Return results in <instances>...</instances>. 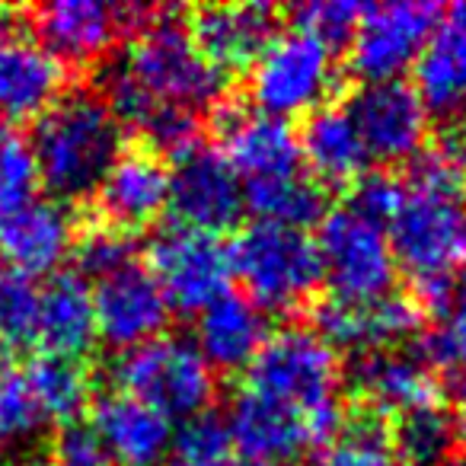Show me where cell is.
I'll list each match as a JSON object with an SVG mask.
<instances>
[{"label":"cell","instance_id":"cell-13","mask_svg":"<svg viewBox=\"0 0 466 466\" xmlns=\"http://www.w3.org/2000/svg\"><path fill=\"white\" fill-rule=\"evenodd\" d=\"M227 431L230 444L243 453V460H259V463H291L317 447L329 444L336 434L319 421L243 387L233 396L227 409Z\"/></svg>","mask_w":466,"mask_h":466},{"label":"cell","instance_id":"cell-38","mask_svg":"<svg viewBox=\"0 0 466 466\" xmlns=\"http://www.w3.org/2000/svg\"><path fill=\"white\" fill-rule=\"evenodd\" d=\"M230 447L233 444H230V431H227V421L214 412H201L195 419L179 421V428L173 431L176 457L198 460V463L218 466Z\"/></svg>","mask_w":466,"mask_h":466},{"label":"cell","instance_id":"cell-17","mask_svg":"<svg viewBox=\"0 0 466 466\" xmlns=\"http://www.w3.org/2000/svg\"><path fill=\"white\" fill-rule=\"evenodd\" d=\"M90 291L96 339H103L109 349L131 351L150 339L163 336V329H167V298H163L154 275L137 262L99 279Z\"/></svg>","mask_w":466,"mask_h":466},{"label":"cell","instance_id":"cell-48","mask_svg":"<svg viewBox=\"0 0 466 466\" xmlns=\"http://www.w3.org/2000/svg\"><path fill=\"white\" fill-rule=\"evenodd\" d=\"M453 466H466V460H453Z\"/></svg>","mask_w":466,"mask_h":466},{"label":"cell","instance_id":"cell-35","mask_svg":"<svg viewBox=\"0 0 466 466\" xmlns=\"http://www.w3.org/2000/svg\"><path fill=\"white\" fill-rule=\"evenodd\" d=\"M421 358L438 368L466 374V285H457L451 304L438 313V326L421 342Z\"/></svg>","mask_w":466,"mask_h":466},{"label":"cell","instance_id":"cell-22","mask_svg":"<svg viewBox=\"0 0 466 466\" xmlns=\"http://www.w3.org/2000/svg\"><path fill=\"white\" fill-rule=\"evenodd\" d=\"M351 390L361 400V409L374 415H402L409 409L438 402V383H434L431 364L421 358V351H368V355H355L349 370Z\"/></svg>","mask_w":466,"mask_h":466},{"label":"cell","instance_id":"cell-28","mask_svg":"<svg viewBox=\"0 0 466 466\" xmlns=\"http://www.w3.org/2000/svg\"><path fill=\"white\" fill-rule=\"evenodd\" d=\"M387 438L402 466H447L463 438V421L453 409L428 402L396 415Z\"/></svg>","mask_w":466,"mask_h":466},{"label":"cell","instance_id":"cell-14","mask_svg":"<svg viewBox=\"0 0 466 466\" xmlns=\"http://www.w3.org/2000/svg\"><path fill=\"white\" fill-rule=\"evenodd\" d=\"M147 14V7H118L106 0H52L33 10V29L61 65H93Z\"/></svg>","mask_w":466,"mask_h":466},{"label":"cell","instance_id":"cell-39","mask_svg":"<svg viewBox=\"0 0 466 466\" xmlns=\"http://www.w3.org/2000/svg\"><path fill=\"white\" fill-rule=\"evenodd\" d=\"M364 7L355 0H310L298 7V29L313 39L336 46L342 39H351Z\"/></svg>","mask_w":466,"mask_h":466},{"label":"cell","instance_id":"cell-43","mask_svg":"<svg viewBox=\"0 0 466 466\" xmlns=\"http://www.w3.org/2000/svg\"><path fill=\"white\" fill-rule=\"evenodd\" d=\"M163 466H214V463H198V460H186V457H173L167 460Z\"/></svg>","mask_w":466,"mask_h":466},{"label":"cell","instance_id":"cell-4","mask_svg":"<svg viewBox=\"0 0 466 466\" xmlns=\"http://www.w3.org/2000/svg\"><path fill=\"white\" fill-rule=\"evenodd\" d=\"M131 42L112 65L137 86L147 99L160 106L205 109L224 93V77L201 58L188 35L186 23L150 10L135 29Z\"/></svg>","mask_w":466,"mask_h":466},{"label":"cell","instance_id":"cell-10","mask_svg":"<svg viewBox=\"0 0 466 466\" xmlns=\"http://www.w3.org/2000/svg\"><path fill=\"white\" fill-rule=\"evenodd\" d=\"M438 20L441 7L421 0L364 7L349 39V67L361 77V84L402 80V74L415 67L419 55L425 52Z\"/></svg>","mask_w":466,"mask_h":466},{"label":"cell","instance_id":"cell-20","mask_svg":"<svg viewBox=\"0 0 466 466\" xmlns=\"http://www.w3.org/2000/svg\"><path fill=\"white\" fill-rule=\"evenodd\" d=\"M421 326V307L402 294L368 300V304H345L326 300L317 310V332L332 345L351 355L400 349Z\"/></svg>","mask_w":466,"mask_h":466},{"label":"cell","instance_id":"cell-34","mask_svg":"<svg viewBox=\"0 0 466 466\" xmlns=\"http://www.w3.org/2000/svg\"><path fill=\"white\" fill-rule=\"evenodd\" d=\"M48 428L23 370L0 374V441L4 444H29Z\"/></svg>","mask_w":466,"mask_h":466},{"label":"cell","instance_id":"cell-40","mask_svg":"<svg viewBox=\"0 0 466 466\" xmlns=\"http://www.w3.org/2000/svg\"><path fill=\"white\" fill-rule=\"evenodd\" d=\"M400 192H402V179L387 176V173H370V176H361V179L351 186V195L345 205H349L351 211L364 214V218L387 227V220L393 218V211H396Z\"/></svg>","mask_w":466,"mask_h":466},{"label":"cell","instance_id":"cell-27","mask_svg":"<svg viewBox=\"0 0 466 466\" xmlns=\"http://www.w3.org/2000/svg\"><path fill=\"white\" fill-rule=\"evenodd\" d=\"M298 137L304 167L319 186H355L368 173L370 157L345 106H323L310 112Z\"/></svg>","mask_w":466,"mask_h":466},{"label":"cell","instance_id":"cell-36","mask_svg":"<svg viewBox=\"0 0 466 466\" xmlns=\"http://www.w3.org/2000/svg\"><path fill=\"white\" fill-rule=\"evenodd\" d=\"M74 253H77V262H80V275H90V279H96V281L118 272V268L131 266V262H137L131 237L109 224L90 227V230L74 243Z\"/></svg>","mask_w":466,"mask_h":466},{"label":"cell","instance_id":"cell-19","mask_svg":"<svg viewBox=\"0 0 466 466\" xmlns=\"http://www.w3.org/2000/svg\"><path fill=\"white\" fill-rule=\"evenodd\" d=\"M67 86V71L35 35L0 39V122H35L48 112Z\"/></svg>","mask_w":466,"mask_h":466},{"label":"cell","instance_id":"cell-32","mask_svg":"<svg viewBox=\"0 0 466 466\" xmlns=\"http://www.w3.org/2000/svg\"><path fill=\"white\" fill-rule=\"evenodd\" d=\"M42 285L26 272L0 262V349L23 351L39 342Z\"/></svg>","mask_w":466,"mask_h":466},{"label":"cell","instance_id":"cell-33","mask_svg":"<svg viewBox=\"0 0 466 466\" xmlns=\"http://www.w3.org/2000/svg\"><path fill=\"white\" fill-rule=\"evenodd\" d=\"M39 169L29 137L14 125L0 122V218L35 198Z\"/></svg>","mask_w":466,"mask_h":466},{"label":"cell","instance_id":"cell-37","mask_svg":"<svg viewBox=\"0 0 466 466\" xmlns=\"http://www.w3.org/2000/svg\"><path fill=\"white\" fill-rule=\"evenodd\" d=\"M198 112L182 109V106H157L137 131L147 137L150 150L157 157L169 154L176 160L186 150L198 147Z\"/></svg>","mask_w":466,"mask_h":466},{"label":"cell","instance_id":"cell-41","mask_svg":"<svg viewBox=\"0 0 466 466\" xmlns=\"http://www.w3.org/2000/svg\"><path fill=\"white\" fill-rule=\"evenodd\" d=\"M46 466H109V463H106L103 453H99L93 434L86 431V428L71 425L55 441V451Z\"/></svg>","mask_w":466,"mask_h":466},{"label":"cell","instance_id":"cell-8","mask_svg":"<svg viewBox=\"0 0 466 466\" xmlns=\"http://www.w3.org/2000/svg\"><path fill=\"white\" fill-rule=\"evenodd\" d=\"M317 253L332 300L368 304L393 294L396 256L387 227L351 211L349 205L326 211L319 220Z\"/></svg>","mask_w":466,"mask_h":466},{"label":"cell","instance_id":"cell-46","mask_svg":"<svg viewBox=\"0 0 466 466\" xmlns=\"http://www.w3.org/2000/svg\"><path fill=\"white\" fill-rule=\"evenodd\" d=\"M4 355H7V351L0 349V374H4V370H7V361H4Z\"/></svg>","mask_w":466,"mask_h":466},{"label":"cell","instance_id":"cell-7","mask_svg":"<svg viewBox=\"0 0 466 466\" xmlns=\"http://www.w3.org/2000/svg\"><path fill=\"white\" fill-rule=\"evenodd\" d=\"M339 84L336 52L326 42L291 29L281 33L249 67V103L275 118L310 116L329 103Z\"/></svg>","mask_w":466,"mask_h":466},{"label":"cell","instance_id":"cell-26","mask_svg":"<svg viewBox=\"0 0 466 466\" xmlns=\"http://www.w3.org/2000/svg\"><path fill=\"white\" fill-rule=\"evenodd\" d=\"M96 342V317H93V291L80 272H55L39 294V342L46 355L77 358Z\"/></svg>","mask_w":466,"mask_h":466},{"label":"cell","instance_id":"cell-11","mask_svg":"<svg viewBox=\"0 0 466 466\" xmlns=\"http://www.w3.org/2000/svg\"><path fill=\"white\" fill-rule=\"evenodd\" d=\"M370 160L383 167L412 163L425 150L431 116L406 80L361 84L345 103Z\"/></svg>","mask_w":466,"mask_h":466},{"label":"cell","instance_id":"cell-47","mask_svg":"<svg viewBox=\"0 0 466 466\" xmlns=\"http://www.w3.org/2000/svg\"><path fill=\"white\" fill-rule=\"evenodd\" d=\"M0 463H4V441H0Z\"/></svg>","mask_w":466,"mask_h":466},{"label":"cell","instance_id":"cell-12","mask_svg":"<svg viewBox=\"0 0 466 466\" xmlns=\"http://www.w3.org/2000/svg\"><path fill=\"white\" fill-rule=\"evenodd\" d=\"M167 208L173 211L179 227L218 237V233L230 230L247 211L243 179L218 147L198 144L176 157L173 169H169Z\"/></svg>","mask_w":466,"mask_h":466},{"label":"cell","instance_id":"cell-31","mask_svg":"<svg viewBox=\"0 0 466 466\" xmlns=\"http://www.w3.org/2000/svg\"><path fill=\"white\" fill-rule=\"evenodd\" d=\"M310 466H402L390 451L383 419L368 409H358L355 419L345 421L339 434L317 451Z\"/></svg>","mask_w":466,"mask_h":466},{"label":"cell","instance_id":"cell-30","mask_svg":"<svg viewBox=\"0 0 466 466\" xmlns=\"http://www.w3.org/2000/svg\"><path fill=\"white\" fill-rule=\"evenodd\" d=\"M23 377H26L48 425L71 428L90 406L93 380L90 370L77 358L39 355L29 361V368H23Z\"/></svg>","mask_w":466,"mask_h":466},{"label":"cell","instance_id":"cell-3","mask_svg":"<svg viewBox=\"0 0 466 466\" xmlns=\"http://www.w3.org/2000/svg\"><path fill=\"white\" fill-rule=\"evenodd\" d=\"M243 387L319 421L332 434L342 428V412H339L342 361L317 329L288 326L268 336L247 368Z\"/></svg>","mask_w":466,"mask_h":466},{"label":"cell","instance_id":"cell-21","mask_svg":"<svg viewBox=\"0 0 466 466\" xmlns=\"http://www.w3.org/2000/svg\"><path fill=\"white\" fill-rule=\"evenodd\" d=\"M77 243V227L61 201H26L0 218V259L26 275H55Z\"/></svg>","mask_w":466,"mask_h":466},{"label":"cell","instance_id":"cell-6","mask_svg":"<svg viewBox=\"0 0 466 466\" xmlns=\"http://www.w3.org/2000/svg\"><path fill=\"white\" fill-rule=\"evenodd\" d=\"M116 383L122 393L147 402L169 421H186L211 412L214 370L195 349L192 339L163 332L150 342L122 351L116 361Z\"/></svg>","mask_w":466,"mask_h":466},{"label":"cell","instance_id":"cell-5","mask_svg":"<svg viewBox=\"0 0 466 466\" xmlns=\"http://www.w3.org/2000/svg\"><path fill=\"white\" fill-rule=\"evenodd\" d=\"M230 275L262 313H291L323 285L317 240L307 230L262 224L243 227L227 247Z\"/></svg>","mask_w":466,"mask_h":466},{"label":"cell","instance_id":"cell-44","mask_svg":"<svg viewBox=\"0 0 466 466\" xmlns=\"http://www.w3.org/2000/svg\"><path fill=\"white\" fill-rule=\"evenodd\" d=\"M7 20H10V14L4 7H0V39H4V35H7Z\"/></svg>","mask_w":466,"mask_h":466},{"label":"cell","instance_id":"cell-16","mask_svg":"<svg viewBox=\"0 0 466 466\" xmlns=\"http://www.w3.org/2000/svg\"><path fill=\"white\" fill-rule=\"evenodd\" d=\"M220 154L243 182L275 179L304 169L298 128L253 106L220 103L218 109Z\"/></svg>","mask_w":466,"mask_h":466},{"label":"cell","instance_id":"cell-29","mask_svg":"<svg viewBox=\"0 0 466 466\" xmlns=\"http://www.w3.org/2000/svg\"><path fill=\"white\" fill-rule=\"evenodd\" d=\"M243 198H247V211H253L262 224L307 230L326 218V192L307 169L275 176V179L243 182Z\"/></svg>","mask_w":466,"mask_h":466},{"label":"cell","instance_id":"cell-42","mask_svg":"<svg viewBox=\"0 0 466 466\" xmlns=\"http://www.w3.org/2000/svg\"><path fill=\"white\" fill-rule=\"evenodd\" d=\"M453 412L460 415V421H463V428H466V374H457V380H453Z\"/></svg>","mask_w":466,"mask_h":466},{"label":"cell","instance_id":"cell-18","mask_svg":"<svg viewBox=\"0 0 466 466\" xmlns=\"http://www.w3.org/2000/svg\"><path fill=\"white\" fill-rule=\"evenodd\" d=\"M86 431L109 466H163L173 451V421L122 390L93 402Z\"/></svg>","mask_w":466,"mask_h":466},{"label":"cell","instance_id":"cell-24","mask_svg":"<svg viewBox=\"0 0 466 466\" xmlns=\"http://www.w3.org/2000/svg\"><path fill=\"white\" fill-rule=\"evenodd\" d=\"M415 86L428 116H466V4L441 10V20L415 61Z\"/></svg>","mask_w":466,"mask_h":466},{"label":"cell","instance_id":"cell-2","mask_svg":"<svg viewBox=\"0 0 466 466\" xmlns=\"http://www.w3.org/2000/svg\"><path fill=\"white\" fill-rule=\"evenodd\" d=\"M29 147L39 186L65 205L96 192L125 150V128L99 93L65 90V96L33 122Z\"/></svg>","mask_w":466,"mask_h":466},{"label":"cell","instance_id":"cell-9","mask_svg":"<svg viewBox=\"0 0 466 466\" xmlns=\"http://www.w3.org/2000/svg\"><path fill=\"white\" fill-rule=\"evenodd\" d=\"M147 272L160 285L169 310L198 313L230 285V256L220 237L188 227H163L147 243Z\"/></svg>","mask_w":466,"mask_h":466},{"label":"cell","instance_id":"cell-15","mask_svg":"<svg viewBox=\"0 0 466 466\" xmlns=\"http://www.w3.org/2000/svg\"><path fill=\"white\" fill-rule=\"evenodd\" d=\"M201 58L220 74L249 71L281 35L279 10L272 4H205L186 23Z\"/></svg>","mask_w":466,"mask_h":466},{"label":"cell","instance_id":"cell-25","mask_svg":"<svg viewBox=\"0 0 466 466\" xmlns=\"http://www.w3.org/2000/svg\"><path fill=\"white\" fill-rule=\"evenodd\" d=\"M268 339L266 313L243 294L227 288L205 310L195 313V349L211 370H247Z\"/></svg>","mask_w":466,"mask_h":466},{"label":"cell","instance_id":"cell-1","mask_svg":"<svg viewBox=\"0 0 466 466\" xmlns=\"http://www.w3.org/2000/svg\"><path fill=\"white\" fill-rule=\"evenodd\" d=\"M466 131H447L434 150H421L402 179L387 237L396 268H406L419 307L441 313L457 294L466 262Z\"/></svg>","mask_w":466,"mask_h":466},{"label":"cell","instance_id":"cell-45","mask_svg":"<svg viewBox=\"0 0 466 466\" xmlns=\"http://www.w3.org/2000/svg\"><path fill=\"white\" fill-rule=\"evenodd\" d=\"M233 466H275V463H259V460H240V463H233Z\"/></svg>","mask_w":466,"mask_h":466},{"label":"cell","instance_id":"cell-23","mask_svg":"<svg viewBox=\"0 0 466 466\" xmlns=\"http://www.w3.org/2000/svg\"><path fill=\"white\" fill-rule=\"evenodd\" d=\"M103 224L122 233L150 227L169 198V169L154 150H122L96 192Z\"/></svg>","mask_w":466,"mask_h":466}]
</instances>
